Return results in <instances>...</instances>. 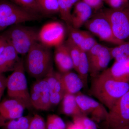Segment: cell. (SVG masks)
Masks as SVG:
<instances>
[{
  "label": "cell",
  "instance_id": "cell-1",
  "mask_svg": "<svg viewBox=\"0 0 129 129\" xmlns=\"http://www.w3.org/2000/svg\"><path fill=\"white\" fill-rule=\"evenodd\" d=\"M129 90V83L115 80L102 72L93 77L90 92L109 110Z\"/></svg>",
  "mask_w": 129,
  "mask_h": 129
},
{
  "label": "cell",
  "instance_id": "cell-2",
  "mask_svg": "<svg viewBox=\"0 0 129 129\" xmlns=\"http://www.w3.org/2000/svg\"><path fill=\"white\" fill-rule=\"evenodd\" d=\"M25 67L28 73L36 80L45 78L53 70L50 47L38 42L35 43L27 53Z\"/></svg>",
  "mask_w": 129,
  "mask_h": 129
},
{
  "label": "cell",
  "instance_id": "cell-3",
  "mask_svg": "<svg viewBox=\"0 0 129 129\" xmlns=\"http://www.w3.org/2000/svg\"><path fill=\"white\" fill-rule=\"evenodd\" d=\"M3 34L19 55L27 54L39 41V32L34 28L20 24L12 25Z\"/></svg>",
  "mask_w": 129,
  "mask_h": 129
},
{
  "label": "cell",
  "instance_id": "cell-4",
  "mask_svg": "<svg viewBox=\"0 0 129 129\" xmlns=\"http://www.w3.org/2000/svg\"><path fill=\"white\" fill-rule=\"evenodd\" d=\"M7 89L8 95L10 98L19 100L24 104L27 108L32 107L22 58L7 78Z\"/></svg>",
  "mask_w": 129,
  "mask_h": 129
},
{
  "label": "cell",
  "instance_id": "cell-5",
  "mask_svg": "<svg viewBox=\"0 0 129 129\" xmlns=\"http://www.w3.org/2000/svg\"><path fill=\"white\" fill-rule=\"evenodd\" d=\"M40 16L7 1H0V32L8 27L37 20Z\"/></svg>",
  "mask_w": 129,
  "mask_h": 129
},
{
  "label": "cell",
  "instance_id": "cell-6",
  "mask_svg": "<svg viewBox=\"0 0 129 129\" xmlns=\"http://www.w3.org/2000/svg\"><path fill=\"white\" fill-rule=\"evenodd\" d=\"M84 25L89 31L102 41L117 45L123 42L115 37L110 22L103 12L91 17Z\"/></svg>",
  "mask_w": 129,
  "mask_h": 129
},
{
  "label": "cell",
  "instance_id": "cell-7",
  "mask_svg": "<svg viewBox=\"0 0 129 129\" xmlns=\"http://www.w3.org/2000/svg\"><path fill=\"white\" fill-rule=\"evenodd\" d=\"M103 12L109 20L115 37L121 41L129 42V7L106 9Z\"/></svg>",
  "mask_w": 129,
  "mask_h": 129
},
{
  "label": "cell",
  "instance_id": "cell-8",
  "mask_svg": "<svg viewBox=\"0 0 129 129\" xmlns=\"http://www.w3.org/2000/svg\"><path fill=\"white\" fill-rule=\"evenodd\" d=\"M106 122L110 129L129 124V90L109 110Z\"/></svg>",
  "mask_w": 129,
  "mask_h": 129
},
{
  "label": "cell",
  "instance_id": "cell-9",
  "mask_svg": "<svg viewBox=\"0 0 129 129\" xmlns=\"http://www.w3.org/2000/svg\"><path fill=\"white\" fill-rule=\"evenodd\" d=\"M75 95L77 104L83 115H90L92 120L97 122L106 121L108 112L103 104L80 92Z\"/></svg>",
  "mask_w": 129,
  "mask_h": 129
},
{
  "label": "cell",
  "instance_id": "cell-10",
  "mask_svg": "<svg viewBox=\"0 0 129 129\" xmlns=\"http://www.w3.org/2000/svg\"><path fill=\"white\" fill-rule=\"evenodd\" d=\"M65 29L63 25L58 22L45 24L39 32V41L48 47H56L63 43Z\"/></svg>",
  "mask_w": 129,
  "mask_h": 129
},
{
  "label": "cell",
  "instance_id": "cell-11",
  "mask_svg": "<svg viewBox=\"0 0 129 129\" xmlns=\"http://www.w3.org/2000/svg\"><path fill=\"white\" fill-rule=\"evenodd\" d=\"M32 107L38 110L48 111L51 107L49 86L45 78L37 80L33 84L30 92Z\"/></svg>",
  "mask_w": 129,
  "mask_h": 129
},
{
  "label": "cell",
  "instance_id": "cell-12",
  "mask_svg": "<svg viewBox=\"0 0 129 129\" xmlns=\"http://www.w3.org/2000/svg\"><path fill=\"white\" fill-rule=\"evenodd\" d=\"M45 79L49 86L50 99L52 106H56L61 101L65 94L61 80L60 72H50Z\"/></svg>",
  "mask_w": 129,
  "mask_h": 129
},
{
  "label": "cell",
  "instance_id": "cell-13",
  "mask_svg": "<svg viewBox=\"0 0 129 129\" xmlns=\"http://www.w3.org/2000/svg\"><path fill=\"white\" fill-rule=\"evenodd\" d=\"M18 55L7 40V44L0 55V73L13 72L21 60Z\"/></svg>",
  "mask_w": 129,
  "mask_h": 129
},
{
  "label": "cell",
  "instance_id": "cell-14",
  "mask_svg": "<svg viewBox=\"0 0 129 129\" xmlns=\"http://www.w3.org/2000/svg\"><path fill=\"white\" fill-rule=\"evenodd\" d=\"M111 59L109 48L103 46L96 56L88 60L89 73L91 76H97L100 72L106 70Z\"/></svg>",
  "mask_w": 129,
  "mask_h": 129
},
{
  "label": "cell",
  "instance_id": "cell-15",
  "mask_svg": "<svg viewBox=\"0 0 129 129\" xmlns=\"http://www.w3.org/2000/svg\"><path fill=\"white\" fill-rule=\"evenodd\" d=\"M74 7L71 25L75 28L79 29L91 17L92 8L82 1L77 2Z\"/></svg>",
  "mask_w": 129,
  "mask_h": 129
},
{
  "label": "cell",
  "instance_id": "cell-16",
  "mask_svg": "<svg viewBox=\"0 0 129 129\" xmlns=\"http://www.w3.org/2000/svg\"><path fill=\"white\" fill-rule=\"evenodd\" d=\"M54 60L59 72L64 73L74 69L73 63L68 48L64 43L55 47Z\"/></svg>",
  "mask_w": 129,
  "mask_h": 129
},
{
  "label": "cell",
  "instance_id": "cell-17",
  "mask_svg": "<svg viewBox=\"0 0 129 129\" xmlns=\"http://www.w3.org/2000/svg\"><path fill=\"white\" fill-rule=\"evenodd\" d=\"M103 72L115 80L129 83V56L121 61L114 62L111 68Z\"/></svg>",
  "mask_w": 129,
  "mask_h": 129
},
{
  "label": "cell",
  "instance_id": "cell-18",
  "mask_svg": "<svg viewBox=\"0 0 129 129\" xmlns=\"http://www.w3.org/2000/svg\"><path fill=\"white\" fill-rule=\"evenodd\" d=\"M60 77L65 94H76L84 87L83 81L78 74L70 71L60 73Z\"/></svg>",
  "mask_w": 129,
  "mask_h": 129
},
{
  "label": "cell",
  "instance_id": "cell-19",
  "mask_svg": "<svg viewBox=\"0 0 129 129\" xmlns=\"http://www.w3.org/2000/svg\"><path fill=\"white\" fill-rule=\"evenodd\" d=\"M61 102L62 111L65 115L73 117L84 115L77 104L75 95L65 93Z\"/></svg>",
  "mask_w": 129,
  "mask_h": 129
},
{
  "label": "cell",
  "instance_id": "cell-20",
  "mask_svg": "<svg viewBox=\"0 0 129 129\" xmlns=\"http://www.w3.org/2000/svg\"><path fill=\"white\" fill-rule=\"evenodd\" d=\"M80 0H57L59 12L62 19L67 23L71 25L72 8Z\"/></svg>",
  "mask_w": 129,
  "mask_h": 129
},
{
  "label": "cell",
  "instance_id": "cell-21",
  "mask_svg": "<svg viewBox=\"0 0 129 129\" xmlns=\"http://www.w3.org/2000/svg\"><path fill=\"white\" fill-rule=\"evenodd\" d=\"M76 72L83 81L84 86L87 87L88 75L89 73V63L86 53L81 50L80 60Z\"/></svg>",
  "mask_w": 129,
  "mask_h": 129
},
{
  "label": "cell",
  "instance_id": "cell-22",
  "mask_svg": "<svg viewBox=\"0 0 129 129\" xmlns=\"http://www.w3.org/2000/svg\"><path fill=\"white\" fill-rule=\"evenodd\" d=\"M32 116H22L16 119L6 121L1 129H28Z\"/></svg>",
  "mask_w": 129,
  "mask_h": 129
},
{
  "label": "cell",
  "instance_id": "cell-23",
  "mask_svg": "<svg viewBox=\"0 0 129 129\" xmlns=\"http://www.w3.org/2000/svg\"><path fill=\"white\" fill-rule=\"evenodd\" d=\"M41 12L46 14L59 13L57 0H36Z\"/></svg>",
  "mask_w": 129,
  "mask_h": 129
},
{
  "label": "cell",
  "instance_id": "cell-24",
  "mask_svg": "<svg viewBox=\"0 0 129 129\" xmlns=\"http://www.w3.org/2000/svg\"><path fill=\"white\" fill-rule=\"evenodd\" d=\"M69 51L74 65V69L76 71L78 66L81 56L80 48L69 37L64 43Z\"/></svg>",
  "mask_w": 129,
  "mask_h": 129
},
{
  "label": "cell",
  "instance_id": "cell-25",
  "mask_svg": "<svg viewBox=\"0 0 129 129\" xmlns=\"http://www.w3.org/2000/svg\"><path fill=\"white\" fill-rule=\"evenodd\" d=\"M26 106L23 103H20L13 108L0 114V116L6 121L18 118L23 116Z\"/></svg>",
  "mask_w": 129,
  "mask_h": 129
},
{
  "label": "cell",
  "instance_id": "cell-26",
  "mask_svg": "<svg viewBox=\"0 0 129 129\" xmlns=\"http://www.w3.org/2000/svg\"><path fill=\"white\" fill-rule=\"evenodd\" d=\"M73 123L80 129H97L94 121L85 115L73 117Z\"/></svg>",
  "mask_w": 129,
  "mask_h": 129
},
{
  "label": "cell",
  "instance_id": "cell-27",
  "mask_svg": "<svg viewBox=\"0 0 129 129\" xmlns=\"http://www.w3.org/2000/svg\"><path fill=\"white\" fill-rule=\"evenodd\" d=\"M46 123L47 129H66V124L63 120L56 114L48 115Z\"/></svg>",
  "mask_w": 129,
  "mask_h": 129
},
{
  "label": "cell",
  "instance_id": "cell-28",
  "mask_svg": "<svg viewBox=\"0 0 129 129\" xmlns=\"http://www.w3.org/2000/svg\"><path fill=\"white\" fill-rule=\"evenodd\" d=\"M24 9L35 14L41 12L36 0H12Z\"/></svg>",
  "mask_w": 129,
  "mask_h": 129
},
{
  "label": "cell",
  "instance_id": "cell-29",
  "mask_svg": "<svg viewBox=\"0 0 129 129\" xmlns=\"http://www.w3.org/2000/svg\"><path fill=\"white\" fill-rule=\"evenodd\" d=\"M70 38L79 47L84 37L85 30L75 28L72 25H67Z\"/></svg>",
  "mask_w": 129,
  "mask_h": 129
},
{
  "label": "cell",
  "instance_id": "cell-30",
  "mask_svg": "<svg viewBox=\"0 0 129 129\" xmlns=\"http://www.w3.org/2000/svg\"><path fill=\"white\" fill-rule=\"evenodd\" d=\"M97 43L90 33L88 31H85L84 39L79 48L81 51L86 53Z\"/></svg>",
  "mask_w": 129,
  "mask_h": 129
},
{
  "label": "cell",
  "instance_id": "cell-31",
  "mask_svg": "<svg viewBox=\"0 0 129 129\" xmlns=\"http://www.w3.org/2000/svg\"><path fill=\"white\" fill-rule=\"evenodd\" d=\"M28 129H47L44 118L38 114L32 116Z\"/></svg>",
  "mask_w": 129,
  "mask_h": 129
},
{
  "label": "cell",
  "instance_id": "cell-32",
  "mask_svg": "<svg viewBox=\"0 0 129 129\" xmlns=\"http://www.w3.org/2000/svg\"><path fill=\"white\" fill-rule=\"evenodd\" d=\"M20 103H23L17 99L10 98L3 100L0 103V114L9 111Z\"/></svg>",
  "mask_w": 129,
  "mask_h": 129
},
{
  "label": "cell",
  "instance_id": "cell-33",
  "mask_svg": "<svg viewBox=\"0 0 129 129\" xmlns=\"http://www.w3.org/2000/svg\"><path fill=\"white\" fill-rule=\"evenodd\" d=\"M107 3L113 9H122L129 5V0H108Z\"/></svg>",
  "mask_w": 129,
  "mask_h": 129
},
{
  "label": "cell",
  "instance_id": "cell-34",
  "mask_svg": "<svg viewBox=\"0 0 129 129\" xmlns=\"http://www.w3.org/2000/svg\"><path fill=\"white\" fill-rule=\"evenodd\" d=\"M103 0H82L92 9H98L102 7Z\"/></svg>",
  "mask_w": 129,
  "mask_h": 129
},
{
  "label": "cell",
  "instance_id": "cell-35",
  "mask_svg": "<svg viewBox=\"0 0 129 129\" xmlns=\"http://www.w3.org/2000/svg\"><path fill=\"white\" fill-rule=\"evenodd\" d=\"M7 78L3 74L0 73V101L4 94L6 88H7Z\"/></svg>",
  "mask_w": 129,
  "mask_h": 129
},
{
  "label": "cell",
  "instance_id": "cell-36",
  "mask_svg": "<svg viewBox=\"0 0 129 129\" xmlns=\"http://www.w3.org/2000/svg\"><path fill=\"white\" fill-rule=\"evenodd\" d=\"M122 53L128 57L129 56V42H123L118 45Z\"/></svg>",
  "mask_w": 129,
  "mask_h": 129
},
{
  "label": "cell",
  "instance_id": "cell-37",
  "mask_svg": "<svg viewBox=\"0 0 129 129\" xmlns=\"http://www.w3.org/2000/svg\"><path fill=\"white\" fill-rule=\"evenodd\" d=\"M7 40L3 33L0 35V55H1L7 44Z\"/></svg>",
  "mask_w": 129,
  "mask_h": 129
},
{
  "label": "cell",
  "instance_id": "cell-38",
  "mask_svg": "<svg viewBox=\"0 0 129 129\" xmlns=\"http://www.w3.org/2000/svg\"><path fill=\"white\" fill-rule=\"evenodd\" d=\"M66 129H80L73 122H69L66 124Z\"/></svg>",
  "mask_w": 129,
  "mask_h": 129
},
{
  "label": "cell",
  "instance_id": "cell-39",
  "mask_svg": "<svg viewBox=\"0 0 129 129\" xmlns=\"http://www.w3.org/2000/svg\"><path fill=\"white\" fill-rule=\"evenodd\" d=\"M6 121L0 116V128L3 126Z\"/></svg>",
  "mask_w": 129,
  "mask_h": 129
},
{
  "label": "cell",
  "instance_id": "cell-40",
  "mask_svg": "<svg viewBox=\"0 0 129 129\" xmlns=\"http://www.w3.org/2000/svg\"><path fill=\"white\" fill-rule=\"evenodd\" d=\"M114 129H129V124Z\"/></svg>",
  "mask_w": 129,
  "mask_h": 129
},
{
  "label": "cell",
  "instance_id": "cell-41",
  "mask_svg": "<svg viewBox=\"0 0 129 129\" xmlns=\"http://www.w3.org/2000/svg\"><path fill=\"white\" fill-rule=\"evenodd\" d=\"M104 1H106V2H107V1H108V0H104Z\"/></svg>",
  "mask_w": 129,
  "mask_h": 129
},
{
  "label": "cell",
  "instance_id": "cell-42",
  "mask_svg": "<svg viewBox=\"0 0 129 129\" xmlns=\"http://www.w3.org/2000/svg\"><path fill=\"white\" fill-rule=\"evenodd\" d=\"M128 7H129V5Z\"/></svg>",
  "mask_w": 129,
  "mask_h": 129
}]
</instances>
